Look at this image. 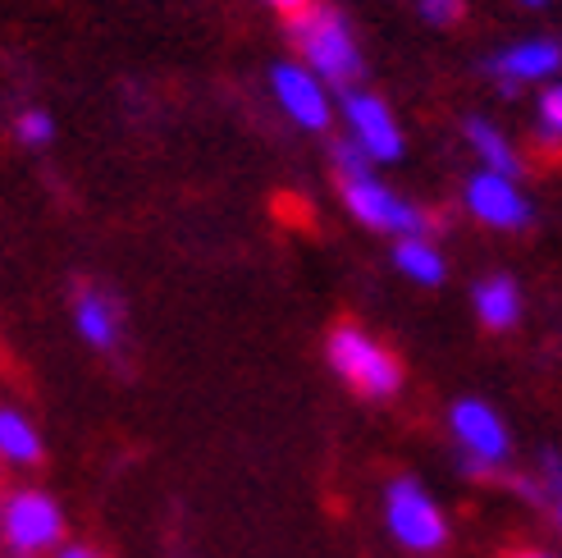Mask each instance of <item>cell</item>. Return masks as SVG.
Here are the masks:
<instances>
[{"label": "cell", "instance_id": "16", "mask_svg": "<svg viewBox=\"0 0 562 558\" xmlns=\"http://www.w3.org/2000/svg\"><path fill=\"white\" fill-rule=\"evenodd\" d=\"M50 133H55V124H50L46 110H23V115H14V137L27 147H46Z\"/></svg>", "mask_w": 562, "mask_h": 558}, {"label": "cell", "instance_id": "11", "mask_svg": "<svg viewBox=\"0 0 562 558\" xmlns=\"http://www.w3.org/2000/svg\"><path fill=\"white\" fill-rule=\"evenodd\" d=\"M558 65H562V46L558 42H521L513 51L494 55L490 74L508 78V82H521V78H549Z\"/></svg>", "mask_w": 562, "mask_h": 558}, {"label": "cell", "instance_id": "1", "mask_svg": "<svg viewBox=\"0 0 562 558\" xmlns=\"http://www.w3.org/2000/svg\"><path fill=\"white\" fill-rule=\"evenodd\" d=\"M289 37L302 51V60L312 65L321 78H329L334 88H352V78H361V51L352 42V27L339 10L329 5H306L302 14L289 19Z\"/></svg>", "mask_w": 562, "mask_h": 558}, {"label": "cell", "instance_id": "14", "mask_svg": "<svg viewBox=\"0 0 562 558\" xmlns=\"http://www.w3.org/2000/svg\"><path fill=\"white\" fill-rule=\"evenodd\" d=\"M467 143L490 160V175H503V179L517 175V156H513V147H508V137H503L494 124L471 120V124H467Z\"/></svg>", "mask_w": 562, "mask_h": 558}, {"label": "cell", "instance_id": "7", "mask_svg": "<svg viewBox=\"0 0 562 558\" xmlns=\"http://www.w3.org/2000/svg\"><path fill=\"white\" fill-rule=\"evenodd\" d=\"M74 325L78 334L101 353H115L124 344V306L115 293H105L97 284L74 289Z\"/></svg>", "mask_w": 562, "mask_h": 558}, {"label": "cell", "instance_id": "6", "mask_svg": "<svg viewBox=\"0 0 562 558\" xmlns=\"http://www.w3.org/2000/svg\"><path fill=\"white\" fill-rule=\"evenodd\" d=\"M344 115H348V129L357 137V147L367 152L371 160H398L403 156V133L393 124L389 105L371 92H344Z\"/></svg>", "mask_w": 562, "mask_h": 558}, {"label": "cell", "instance_id": "4", "mask_svg": "<svg viewBox=\"0 0 562 558\" xmlns=\"http://www.w3.org/2000/svg\"><path fill=\"white\" fill-rule=\"evenodd\" d=\"M0 526H5V545L19 558H33L42 549H55L65 536V517L55 499L42 490H19L0 504Z\"/></svg>", "mask_w": 562, "mask_h": 558}, {"label": "cell", "instance_id": "20", "mask_svg": "<svg viewBox=\"0 0 562 558\" xmlns=\"http://www.w3.org/2000/svg\"><path fill=\"white\" fill-rule=\"evenodd\" d=\"M55 558H101L97 549H88V545H69V549H60Z\"/></svg>", "mask_w": 562, "mask_h": 558}, {"label": "cell", "instance_id": "15", "mask_svg": "<svg viewBox=\"0 0 562 558\" xmlns=\"http://www.w3.org/2000/svg\"><path fill=\"white\" fill-rule=\"evenodd\" d=\"M393 261H398V270L412 275L416 284H439L443 279V261L426 238H403L398 247H393Z\"/></svg>", "mask_w": 562, "mask_h": 558}, {"label": "cell", "instance_id": "12", "mask_svg": "<svg viewBox=\"0 0 562 558\" xmlns=\"http://www.w3.org/2000/svg\"><path fill=\"white\" fill-rule=\"evenodd\" d=\"M475 316H481L490 330L517 325V316H521V293H517V284H513L508 275H494V279H485V284L475 289Z\"/></svg>", "mask_w": 562, "mask_h": 558}, {"label": "cell", "instance_id": "18", "mask_svg": "<svg viewBox=\"0 0 562 558\" xmlns=\"http://www.w3.org/2000/svg\"><path fill=\"white\" fill-rule=\"evenodd\" d=\"M420 14H426L430 23H458L462 0H420Z\"/></svg>", "mask_w": 562, "mask_h": 558}, {"label": "cell", "instance_id": "2", "mask_svg": "<svg viewBox=\"0 0 562 558\" xmlns=\"http://www.w3.org/2000/svg\"><path fill=\"white\" fill-rule=\"evenodd\" d=\"M329 367L339 371L348 389H357L361 399H393L403 389V367L384 344H375L361 325H334L329 330Z\"/></svg>", "mask_w": 562, "mask_h": 558}, {"label": "cell", "instance_id": "22", "mask_svg": "<svg viewBox=\"0 0 562 558\" xmlns=\"http://www.w3.org/2000/svg\"><path fill=\"white\" fill-rule=\"evenodd\" d=\"M526 5H544V0H526Z\"/></svg>", "mask_w": 562, "mask_h": 558}, {"label": "cell", "instance_id": "13", "mask_svg": "<svg viewBox=\"0 0 562 558\" xmlns=\"http://www.w3.org/2000/svg\"><path fill=\"white\" fill-rule=\"evenodd\" d=\"M0 458L19 462V467L42 462V435H37L33 422H27L23 412H14V408H0Z\"/></svg>", "mask_w": 562, "mask_h": 558}, {"label": "cell", "instance_id": "9", "mask_svg": "<svg viewBox=\"0 0 562 558\" xmlns=\"http://www.w3.org/2000/svg\"><path fill=\"white\" fill-rule=\"evenodd\" d=\"M467 207H471V215H481L494 230H521L530 220L526 198L513 188V179H503V175H475L467 183Z\"/></svg>", "mask_w": 562, "mask_h": 558}, {"label": "cell", "instance_id": "5", "mask_svg": "<svg viewBox=\"0 0 562 558\" xmlns=\"http://www.w3.org/2000/svg\"><path fill=\"white\" fill-rule=\"evenodd\" d=\"M384 513H389V532L398 536V545L416 549V554H435L448 540V522L439 513L435 499L420 490L416 481H393L384 494Z\"/></svg>", "mask_w": 562, "mask_h": 558}, {"label": "cell", "instance_id": "3", "mask_svg": "<svg viewBox=\"0 0 562 558\" xmlns=\"http://www.w3.org/2000/svg\"><path fill=\"white\" fill-rule=\"evenodd\" d=\"M344 188V202L348 211L371 230H384V234H403V238H420L430 230V215L416 211L412 202H403L398 192H389L375 175H352V179H339Z\"/></svg>", "mask_w": 562, "mask_h": 558}, {"label": "cell", "instance_id": "17", "mask_svg": "<svg viewBox=\"0 0 562 558\" xmlns=\"http://www.w3.org/2000/svg\"><path fill=\"white\" fill-rule=\"evenodd\" d=\"M540 120H544V133H549V137H562V88L544 92V101H540Z\"/></svg>", "mask_w": 562, "mask_h": 558}, {"label": "cell", "instance_id": "8", "mask_svg": "<svg viewBox=\"0 0 562 558\" xmlns=\"http://www.w3.org/2000/svg\"><path fill=\"white\" fill-rule=\"evenodd\" d=\"M453 431L462 439L467 458L485 462V467H498L503 458H508V431H503L494 408H485L481 399H462L453 408Z\"/></svg>", "mask_w": 562, "mask_h": 558}, {"label": "cell", "instance_id": "10", "mask_svg": "<svg viewBox=\"0 0 562 558\" xmlns=\"http://www.w3.org/2000/svg\"><path fill=\"white\" fill-rule=\"evenodd\" d=\"M270 82H274L279 105H284L302 129H325V124H329V101H325V92H321V82L312 78V69H302V65H279Z\"/></svg>", "mask_w": 562, "mask_h": 558}, {"label": "cell", "instance_id": "21", "mask_svg": "<svg viewBox=\"0 0 562 558\" xmlns=\"http://www.w3.org/2000/svg\"><path fill=\"white\" fill-rule=\"evenodd\" d=\"M517 558H549V554H536V549H526V554H517Z\"/></svg>", "mask_w": 562, "mask_h": 558}, {"label": "cell", "instance_id": "19", "mask_svg": "<svg viewBox=\"0 0 562 558\" xmlns=\"http://www.w3.org/2000/svg\"><path fill=\"white\" fill-rule=\"evenodd\" d=\"M270 5H274V10H284V14L293 19V14H302L306 5H312V0H270Z\"/></svg>", "mask_w": 562, "mask_h": 558}]
</instances>
